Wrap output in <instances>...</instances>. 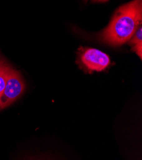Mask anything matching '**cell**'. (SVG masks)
<instances>
[{"instance_id": "cell-1", "label": "cell", "mask_w": 142, "mask_h": 160, "mask_svg": "<svg viewBox=\"0 0 142 160\" xmlns=\"http://www.w3.org/2000/svg\"><path fill=\"white\" fill-rule=\"evenodd\" d=\"M141 21L142 0H133L119 8L111 22L100 34V38L110 45H122L130 41Z\"/></svg>"}, {"instance_id": "cell-2", "label": "cell", "mask_w": 142, "mask_h": 160, "mask_svg": "<svg viewBox=\"0 0 142 160\" xmlns=\"http://www.w3.org/2000/svg\"><path fill=\"white\" fill-rule=\"evenodd\" d=\"M78 62L89 73L102 72L110 64L109 56L105 52L93 48L81 47L78 52Z\"/></svg>"}, {"instance_id": "cell-3", "label": "cell", "mask_w": 142, "mask_h": 160, "mask_svg": "<svg viewBox=\"0 0 142 160\" xmlns=\"http://www.w3.org/2000/svg\"><path fill=\"white\" fill-rule=\"evenodd\" d=\"M25 89V84L20 73L11 68L5 88L0 97V109L4 108L16 101Z\"/></svg>"}, {"instance_id": "cell-4", "label": "cell", "mask_w": 142, "mask_h": 160, "mask_svg": "<svg viewBox=\"0 0 142 160\" xmlns=\"http://www.w3.org/2000/svg\"><path fill=\"white\" fill-rule=\"evenodd\" d=\"M130 44L132 46V51L137 54L141 59L142 57V28L140 26L136 31L132 38L130 40Z\"/></svg>"}, {"instance_id": "cell-5", "label": "cell", "mask_w": 142, "mask_h": 160, "mask_svg": "<svg viewBox=\"0 0 142 160\" xmlns=\"http://www.w3.org/2000/svg\"><path fill=\"white\" fill-rule=\"evenodd\" d=\"M11 67L4 60L0 61V97L5 88Z\"/></svg>"}, {"instance_id": "cell-6", "label": "cell", "mask_w": 142, "mask_h": 160, "mask_svg": "<svg viewBox=\"0 0 142 160\" xmlns=\"http://www.w3.org/2000/svg\"><path fill=\"white\" fill-rule=\"evenodd\" d=\"M93 2H106L108 0H92Z\"/></svg>"}, {"instance_id": "cell-7", "label": "cell", "mask_w": 142, "mask_h": 160, "mask_svg": "<svg viewBox=\"0 0 142 160\" xmlns=\"http://www.w3.org/2000/svg\"><path fill=\"white\" fill-rule=\"evenodd\" d=\"M85 1H86V2H87V0H85Z\"/></svg>"}]
</instances>
